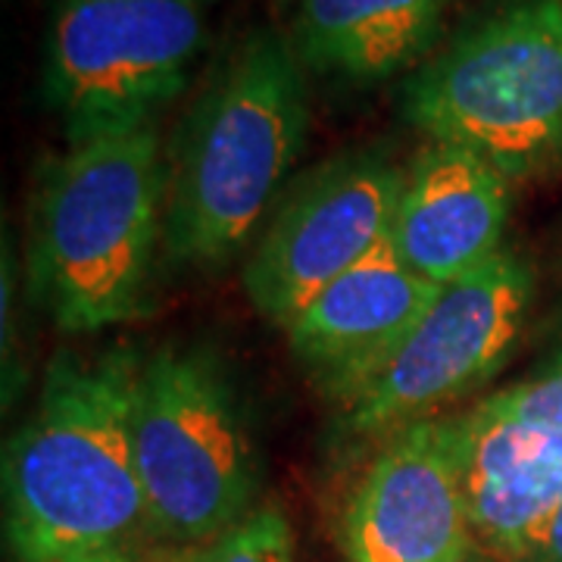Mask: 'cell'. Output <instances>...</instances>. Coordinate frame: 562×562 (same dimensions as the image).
<instances>
[{
	"instance_id": "7",
	"label": "cell",
	"mask_w": 562,
	"mask_h": 562,
	"mask_svg": "<svg viewBox=\"0 0 562 562\" xmlns=\"http://www.w3.org/2000/svg\"><path fill=\"white\" fill-rule=\"evenodd\" d=\"M406 169L391 147H353L306 169L281 194L244 266L257 313L288 328L322 291L387 238Z\"/></svg>"
},
{
	"instance_id": "5",
	"label": "cell",
	"mask_w": 562,
	"mask_h": 562,
	"mask_svg": "<svg viewBox=\"0 0 562 562\" xmlns=\"http://www.w3.org/2000/svg\"><path fill=\"white\" fill-rule=\"evenodd\" d=\"M135 457L150 538L162 550L216 541L257 509L260 462L216 350L169 344L140 362Z\"/></svg>"
},
{
	"instance_id": "12",
	"label": "cell",
	"mask_w": 562,
	"mask_h": 562,
	"mask_svg": "<svg viewBox=\"0 0 562 562\" xmlns=\"http://www.w3.org/2000/svg\"><path fill=\"white\" fill-rule=\"evenodd\" d=\"M453 425L475 547L522 562L531 538L562 503V428L501 419L482 403L453 416Z\"/></svg>"
},
{
	"instance_id": "14",
	"label": "cell",
	"mask_w": 562,
	"mask_h": 562,
	"mask_svg": "<svg viewBox=\"0 0 562 562\" xmlns=\"http://www.w3.org/2000/svg\"><path fill=\"white\" fill-rule=\"evenodd\" d=\"M162 562H294V531L281 509L257 506L216 541L162 550Z\"/></svg>"
},
{
	"instance_id": "10",
	"label": "cell",
	"mask_w": 562,
	"mask_h": 562,
	"mask_svg": "<svg viewBox=\"0 0 562 562\" xmlns=\"http://www.w3.org/2000/svg\"><path fill=\"white\" fill-rule=\"evenodd\" d=\"M441 291V284L413 272L384 238L284 331L310 379L328 397L350 403L401 350Z\"/></svg>"
},
{
	"instance_id": "3",
	"label": "cell",
	"mask_w": 562,
	"mask_h": 562,
	"mask_svg": "<svg viewBox=\"0 0 562 562\" xmlns=\"http://www.w3.org/2000/svg\"><path fill=\"white\" fill-rule=\"evenodd\" d=\"M169 166L157 122L72 144L41 179L32 297L63 331L91 335L150 306L166 241Z\"/></svg>"
},
{
	"instance_id": "15",
	"label": "cell",
	"mask_w": 562,
	"mask_h": 562,
	"mask_svg": "<svg viewBox=\"0 0 562 562\" xmlns=\"http://www.w3.org/2000/svg\"><path fill=\"white\" fill-rule=\"evenodd\" d=\"M491 416H501L522 425L562 428V350L541 375L522 384L503 387L482 403Z\"/></svg>"
},
{
	"instance_id": "4",
	"label": "cell",
	"mask_w": 562,
	"mask_h": 562,
	"mask_svg": "<svg viewBox=\"0 0 562 562\" xmlns=\"http://www.w3.org/2000/svg\"><path fill=\"white\" fill-rule=\"evenodd\" d=\"M406 122L509 181L562 157V0H494L406 79Z\"/></svg>"
},
{
	"instance_id": "1",
	"label": "cell",
	"mask_w": 562,
	"mask_h": 562,
	"mask_svg": "<svg viewBox=\"0 0 562 562\" xmlns=\"http://www.w3.org/2000/svg\"><path fill=\"white\" fill-rule=\"evenodd\" d=\"M140 357L60 353L3 450V525L16 562L157 547L135 457Z\"/></svg>"
},
{
	"instance_id": "13",
	"label": "cell",
	"mask_w": 562,
	"mask_h": 562,
	"mask_svg": "<svg viewBox=\"0 0 562 562\" xmlns=\"http://www.w3.org/2000/svg\"><path fill=\"white\" fill-rule=\"evenodd\" d=\"M306 72L344 85H382L416 72L457 0H276Z\"/></svg>"
},
{
	"instance_id": "9",
	"label": "cell",
	"mask_w": 562,
	"mask_h": 562,
	"mask_svg": "<svg viewBox=\"0 0 562 562\" xmlns=\"http://www.w3.org/2000/svg\"><path fill=\"white\" fill-rule=\"evenodd\" d=\"M341 550L350 562H465L475 550L457 425L422 419L379 441L347 494Z\"/></svg>"
},
{
	"instance_id": "18",
	"label": "cell",
	"mask_w": 562,
	"mask_h": 562,
	"mask_svg": "<svg viewBox=\"0 0 562 562\" xmlns=\"http://www.w3.org/2000/svg\"><path fill=\"white\" fill-rule=\"evenodd\" d=\"M465 562H506V560H497V557H491V553H484V550H479V547H475V550L469 553V560Z\"/></svg>"
},
{
	"instance_id": "8",
	"label": "cell",
	"mask_w": 562,
	"mask_h": 562,
	"mask_svg": "<svg viewBox=\"0 0 562 562\" xmlns=\"http://www.w3.org/2000/svg\"><path fill=\"white\" fill-rule=\"evenodd\" d=\"M531 291L528 262L506 250L447 284L382 372L344 403V431L382 441L487 382L522 335Z\"/></svg>"
},
{
	"instance_id": "11",
	"label": "cell",
	"mask_w": 562,
	"mask_h": 562,
	"mask_svg": "<svg viewBox=\"0 0 562 562\" xmlns=\"http://www.w3.org/2000/svg\"><path fill=\"white\" fill-rule=\"evenodd\" d=\"M509 179L482 154L428 140L406 169L387 238L413 272L453 284L501 254Z\"/></svg>"
},
{
	"instance_id": "2",
	"label": "cell",
	"mask_w": 562,
	"mask_h": 562,
	"mask_svg": "<svg viewBox=\"0 0 562 562\" xmlns=\"http://www.w3.org/2000/svg\"><path fill=\"white\" fill-rule=\"evenodd\" d=\"M310 125L306 69L279 29H254L216 63L169 147L166 254L235 260L281 201Z\"/></svg>"
},
{
	"instance_id": "6",
	"label": "cell",
	"mask_w": 562,
	"mask_h": 562,
	"mask_svg": "<svg viewBox=\"0 0 562 562\" xmlns=\"http://www.w3.org/2000/svg\"><path fill=\"white\" fill-rule=\"evenodd\" d=\"M216 0H57L41 101L69 144L140 128L179 98L210 38Z\"/></svg>"
},
{
	"instance_id": "16",
	"label": "cell",
	"mask_w": 562,
	"mask_h": 562,
	"mask_svg": "<svg viewBox=\"0 0 562 562\" xmlns=\"http://www.w3.org/2000/svg\"><path fill=\"white\" fill-rule=\"evenodd\" d=\"M25 562H162V547H106V550H81V553Z\"/></svg>"
},
{
	"instance_id": "17",
	"label": "cell",
	"mask_w": 562,
	"mask_h": 562,
	"mask_svg": "<svg viewBox=\"0 0 562 562\" xmlns=\"http://www.w3.org/2000/svg\"><path fill=\"white\" fill-rule=\"evenodd\" d=\"M522 562H562V503L547 516L525 550Z\"/></svg>"
}]
</instances>
